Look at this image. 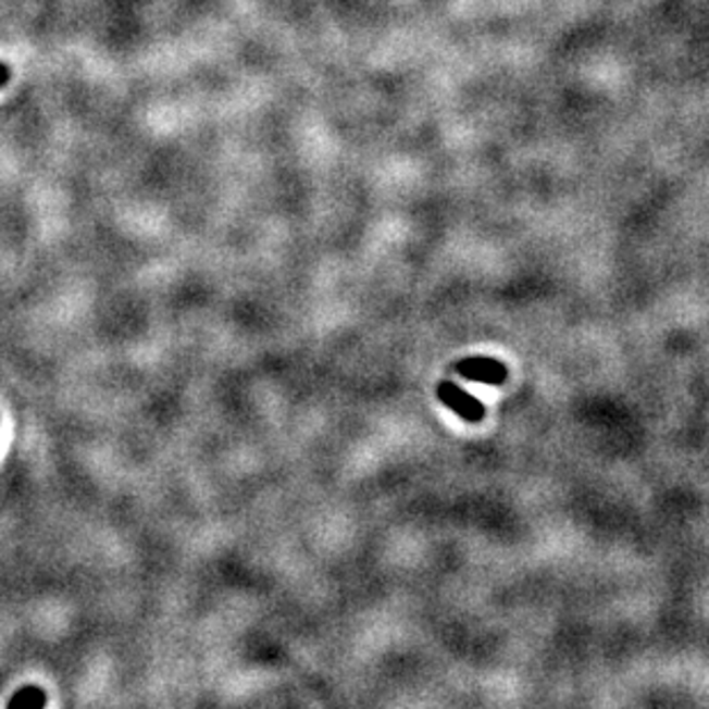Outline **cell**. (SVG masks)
Segmentation results:
<instances>
[{"label":"cell","instance_id":"obj_1","mask_svg":"<svg viewBox=\"0 0 709 709\" xmlns=\"http://www.w3.org/2000/svg\"><path fill=\"white\" fill-rule=\"evenodd\" d=\"M439 398H441V402L448 405L452 411L460 413L464 421L475 423V421L483 419V413H485L483 405H480L475 398H471V395H469L467 390L457 388L455 384H441V388H439Z\"/></svg>","mask_w":709,"mask_h":709},{"label":"cell","instance_id":"obj_2","mask_svg":"<svg viewBox=\"0 0 709 709\" xmlns=\"http://www.w3.org/2000/svg\"><path fill=\"white\" fill-rule=\"evenodd\" d=\"M457 370H460V374H464L469 382L483 384H503L508 374V370L494 359H467Z\"/></svg>","mask_w":709,"mask_h":709},{"label":"cell","instance_id":"obj_3","mask_svg":"<svg viewBox=\"0 0 709 709\" xmlns=\"http://www.w3.org/2000/svg\"><path fill=\"white\" fill-rule=\"evenodd\" d=\"M47 702V694L39 689V686H24V689H21L12 700L10 705L16 707V705H45Z\"/></svg>","mask_w":709,"mask_h":709},{"label":"cell","instance_id":"obj_4","mask_svg":"<svg viewBox=\"0 0 709 709\" xmlns=\"http://www.w3.org/2000/svg\"><path fill=\"white\" fill-rule=\"evenodd\" d=\"M10 67L5 65V62H0V88H5L8 86V80H10Z\"/></svg>","mask_w":709,"mask_h":709}]
</instances>
